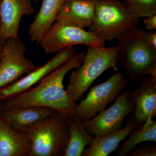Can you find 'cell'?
Returning a JSON list of instances; mask_svg holds the SVG:
<instances>
[{
  "instance_id": "cell-1",
  "label": "cell",
  "mask_w": 156,
  "mask_h": 156,
  "mask_svg": "<svg viewBox=\"0 0 156 156\" xmlns=\"http://www.w3.org/2000/svg\"><path fill=\"white\" fill-rule=\"evenodd\" d=\"M86 51L76 53L42 79L35 88L0 102V110L40 106L56 110L66 117L74 115L78 104L64 89L63 80L68 73L83 63Z\"/></svg>"
},
{
  "instance_id": "cell-2",
  "label": "cell",
  "mask_w": 156,
  "mask_h": 156,
  "mask_svg": "<svg viewBox=\"0 0 156 156\" xmlns=\"http://www.w3.org/2000/svg\"><path fill=\"white\" fill-rule=\"evenodd\" d=\"M117 47H89L83 63L73 71L66 90L74 101L80 100L92 83L107 70L119 71Z\"/></svg>"
},
{
  "instance_id": "cell-3",
  "label": "cell",
  "mask_w": 156,
  "mask_h": 156,
  "mask_svg": "<svg viewBox=\"0 0 156 156\" xmlns=\"http://www.w3.org/2000/svg\"><path fill=\"white\" fill-rule=\"evenodd\" d=\"M31 142V156H64L69 137L67 117L58 111L22 132Z\"/></svg>"
},
{
  "instance_id": "cell-4",
  "label": "cell",
  "mask_w": 156,
  "mask_h": 156,
  "mask_svg": "<svg viewBox=\"0 0 156 156\" xmlns=\"http://www.w3.org/2000/svg\"><path fill=\"white\" fill-rule=\"evenodd\" d=\"M94 18L89 31L104 41L130 32L139 19L128 13L119 0H96Z\"/></svg>"
},
{
  "instance_id": "cell-5",
  "label": "cell",
  "mask_w": 156,
  "mask_h": 156,
  "mask_svg": "<svg viewBox=\"0 0 156 156\" xmlns=\"http://www.w3.org/2000/svg\"><path fill=\"white\" fill-rule=\"evenodd\" d=\"M128 84L123 73H115L107 80L89 89L86 98L81 99L78 104L74 115L82 122L89 121L105 109Z\"/></svg>"
},
{
  "instance_id": "cell-6",
  "label": "cell",
  "mask_w": 156,
  "mask_h": 156,
  "mask_svg": "<svg viewBox=\"0 0 156 156\" xmlns=\"http://www.w3.org/2000/svg\"><path fill=\"white\" fill-rule=\"evenodd\" d=\"M132 30L117 39V47L123 68L128 72L132 80L137 82L144 76L146 69L156 61V51Z\"/></svg>"
},
{
  "instance_id": "cell-7",
  "label": "cell",
  "mask_w": 156,
  "mask_h": 156,
  "mask_svg": "<svg viewBox=\"0 0 156 156\" xmlns=\"http://www.w3.org/2000/svg\"><path fill=\"white\" fill-rule=\"evenodd\" d=\"M105 42L84 29L55 21L39 42L45 53H58L65 48L82 45L105 47Z\"/></svg>"
},
{
  "instance_id": "cell-8",
  "label": "cell",
  "mask_w": 156,
  "mask_h": 156,
  "mask_svg": "<svg viewBox=\"0 0 156 156\" xmlns=\"http://www.w3.org/2000/svg\"><path fill=\"white\" fill-rule=\"evenodd\" d=\"M129 92L128 90L121 92L108 108L99 112L89 121L81 122L90 135L99 137L122 129L125 118L134 111L133 105L128 100Z\"/></svg>"
},
{
  "instance_id": "cell-9",
  "label": "cell",
  "mask_w": 156,
  "mask_h": 156,
  "mask_svg": "<svg viewBox=\"0 0 156 156\" xmlns=\"http://www.w3.org/2000/svg\"><path fill=\"white\" fill-rule=\"evenodd\" d=\"M26 50L19 39L11 37L3 42L0 55V89L15 83L36 67L24 56Z\"/></svg>"
},
{
  "instance_id": "cell-10",
  "label": "cell",
  "mask_w": 156,
  "mask_h": 156,
  "mask_svg": "<svg viewBox=\"0 0 156 156\" xmlns=\"http://www.w3.org/2000/svg\"><path fill=\"white\" fill-rule=\"evenodd\" d=\"M140 87L130 91L128 98L134 106L133 115L127 123L140 128L147 127L154 122L156 116V78L144 76Z\"/></svg>"
},
{
  "instance_id": "cell-11",
  "label": "cell",
  "mask_w": 156,
  "mask_h": 156,
  "mask_svg": "<svg viewBox=\"0 0 156 156\" xmlns=\"http://www.w3.org/2000/svg\"><path fill=\"white\" fill-rule=\"evenodd\" d=\"M76 53V50L73 47L60 50L56 56L45 64L35 68L25 76L0 89V102L30 89L32 86L39 83L42 79Z\"/></svg>"
},
{
  "instance_id": "cell-12",
  "label": "cell",
  "mask_w": 156,
  "mask_h": 156,
  "mask_svg": "<svg viewBox=\"0 0 156 156\" xmlns=\"http://www.w3.org/2000/svg\"><path fill=\"white\" fill-rule=\"evenodd\" d=\"M33 0H2L0 5V41L19 39L20 21L23 16L35 12Z\"/></svg>"
},
{
  "instance_id": "cell-13",
  "label": "cell",
  "mask_w": 156,
  "mask_h": 156,
  "mask_svg": "<svg viewBox=\"0 0 156 156\" xmlns=\"http://www.w3.org/2000/svg\"><path fill=\"white\" fill-rule=\"evenodd\" d=\"M95 8V0H66L56 21L85 29L92 23Z\"/></svg>"
},
{
  "instance_id": "cell-14",
  "label": "cell",
  "mask_w": 156,
  "mask_h": 156,
  "mask_svg": "<svg viewBox=\"0 0 156 156\" xmlns=\"http://www.w3.org/2000/svg\"><path fill=\"white\" fill-rule=\"evenodd\" d=\"M56 112V110L44 107H27L0 110V117L14 131L22 133L33 124L52 115Z\"/></svg>"
},
{
  "instance_id": "cell-15",
  "label": "cell",
  "mask_w": 156,
  "mask_h": 156,
  "mask_svg": "<svg viewBox=\"0 0 156 156\" xmlns=\"http://www.w3.org/2000/svg\"><path fill=\"white\" fill-rule=\"evenodd\" d=\"M66 0H43L41 5L27 30L32 42H39L56 21Z\"/></svg>"
},
{
  "instance_id": "cell-16",
  "label": "cell",
  "mask_w": 156,
  "mask_h": 156,
  "mask_svg": "<svg viewBox=\"0 0 156 156\" xmlns=\"http://www.w3.org/2000/svg\"><path fill=\"white\" fill-rule=\"evenodd\" d=\"M31 153L29 137L14 131L0 117V156H31Z\"/></svg>"
},
{
  "instance_id": "cell-17",
  "label": "cell",
  "mask_w": 156,
  "mask_h": 156,
  "mask_svg": "<svg viewBox=\"0 0 156 156\" xmlns=\"http://www.w3.org/2000/svg\"><path fill=\"white\" fill-rule=\"evenodd\" d=\"M138 128L136 125L127 123L120 131L99 137H94L89 147L85 148L82 156H107L118 148L120 143Z\"/></svg>"
},
{
  "instance_id": "cell-18",
  "label": "cell",
  "mask_w": 156,
  "mask_h": 156,
  "mask_svg": "<svg viewBox=\"0 0 156 156\" xmlns=\"http://www.w3.org/2000/svg\"><path fill=\"white\" fill-rule=\"evenodd\" d=\"M67 119L69 137L64 156H81L86 147L92 144L94 137L88 133L74 115L67 117Z\"/></svg>"
},
{
  "instance_id": "cell-19",
  "label": "cell",
  "mask_w": 156,
  "mask_h": 156,
  "mask_svg": "<svg viewBox=\"0 0 156 156\" xmlns=\"http://www.w3.org/2000/svg\"><path fill=\"white\" fill-rule=\"evenodd\" d=\"M134 129L129 134L130 136L119 147L117 156H126L128 152L140 143L145 141L156 142V121L144 128Z\"/></svg>"
},
{
  "instance_id": "cell-20",
  "label": "cell",
  "mask_w": 156,
  "mask_h": 156,
  "mask_svg": "<svg viewBox=\"0 0 156 156\" xmlns=\"http://www.w3.org/2000/svg\"><path fill=\"white\" fill-rule=\"evenodd\" d=\"M128 13L138 18L156 14V0H123Z\"/></svg>"
},
{
  "instance_id": "cell-21",
  "label": "cell",
  "mask_w": 156,
  "mask_h": 156,
  "mask_svg": "<svg viewBox=\"0 0 156 156\" xmlns=\"http://www.w3.org/2000/svg\"><path fill=\"white\" fill-rule=\"evenodd\" d=\"M132 33L143 41L152 49L156 51V32L143 30L136 27L132 30Z\"/></svg>"
},
{
  "instance_id": "cell-22",
  "label": "cell",
  "mask_w": 156,
  "mask_h": 156,
  "mask_svg": "<svg viewBox=\"0 0 156 156\" xmlns=\"http://www.w3.org/2000/svg\"><path fill=\"white\" fill-rule=\"evenodd\" d=\"M156 146L136 147L130 151L126 156H156Z\"/></svg>"
},
{
  "instance_id": "cell-23",
  "label": "cell",
  "mask_w": 156,
  "mask_h": 156,
  "mask_svg": "<svg viewBox=\"0 0 156 156\" xmlns=\"http://www.w3.org/2000/svg\"><path fill=\"white\" fill-rule=\"evenodd\" d=\"M143 23L145 28L149 31L156 29V14L144 17Z\"/></svg>"
},
{
  "instance_id": "cell-24",
  "label": "cell",
  "mask_w": 156,
  "mask_h": 156,
  "mask_svg": "<svg viewBox=\"0 0 156 156\" xmlns=\"http://www.w3.org/2000/svg\"><path fill=\"white\" fill-rule=\"evenodd\" d=\"M144 75H149L151 76L156 78V61L151 64L146 69L144 72Z\"/></svg>"
},
{
  "instance_id": "cell-25",
  "label": "cell",
  "mask_w": 156,
  "mask_h": 156,
  "mask_svg": "<svg viewBox=\"0 0 156 156\" xmlns=\"http://www.w3.org/2000/svg\"><path fill=\"white\" fill-rule=\"evenodd\" d=\"M3 48V43L0 41V55L2 53V50Z\"/></svg>"
},
{
  "instance_id": "cell-26",
  "label": "cell",
  "mask_w": 156,
  "mask_h": 156,
  "mask_svg": "<svg viewBox=\"0 0 156 156\" xmlns=\"http://www.w3.org/2000/svg\"><path fill=\"white\" fill-rule=\"evenodd\" d=\"M34 2L35 3H38V2L39 0H33Z\"/></svg>"
},
{
  "instance_id": "cell-27",
  "label": "cell",
  "mask_w": 156,
  "mask_h": 156,
  "mask_svg": "<svg viewBox=\"0 0 156 156\" xmlns=\"http://www.w3.org/2000/svg\"><path fill=\"white\" fill-rule=\"evenodd\" d=\"M1 2H2V0H0V5H1Z\"/></svg>"
},
{
  "instance_id": "cell-28",
  "label": "cell",
  "mask_w": 156,
  "mask_h": 156,
  "mask_svg": "<svg viewBox=\"0 0 156 156\" xmlns=\"http://www.w3.org/2000/svg\"><path fill=\"white\" fill-rule=\"evenodd\" d=\"M95 1H96V0H95Z\"/></svg>"
}]
</instances>
